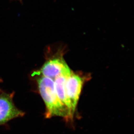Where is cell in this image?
Listing matches in <instances>:
<instances>
[{
	"instance_id": "3957f363",
	"label": "cell",
	"mask_w": 134,
	"mask_h": 134,
	"mask_svg": "<svg viewBox=\"0 0 134 134\" xmlns=\"http://www.w3.org/2000/svg\"><path fill=\"white\" fill-rule=\"evenodd\" d=\"M14 94H0V125L12 119L22 117L24 113L15 106L13 102Z\"/></svg>"
},
{
	"instance_id": "6da1fadb",
	"label": "cell",
	"mask_w": 134,
	"mask_h": 134,
	"mask_svg": "<svg viewBox=\"0 0 134 134\" xmlns=\"http://www.w3.org/2000/svg\"><path fill=\"white\" fill-rule=\"evenodd\" d=\"M37 80L40 93L46 106V117L59 116L66 119L72 118L69 110L57 97L54 80L42 76H39Z\"/></svg>"
},
{
	"instance_id": "5b68a950",
	"label": "cell",
	"mask_w": 134,
	"mask_h": 134,
	"mask_svg": "<svg viewBox=\"0 0 134 134\" xmlns=\"http://www.w3.org/2000/svg\"><path fill=\"white\" fill-rule=\"evenodd\" d=\"M67 77L64 76H60L57 77L54 80L55 88L57 97L61 103L67 108L72 117L73 114L72 113L71 105L66 91V83Z\"/></svg>"
},
{
	"instance_id": "7a4b0ae2",
	"label": "cell",
	"mask_w": 134,
	"mask_h": 134,
	"mask_svg": "<svg viewBox=\"0 0 134 134\" xmlns=\"http://www.w3.org/2000/svg\"><path fill=\"white\" fill-rule=\"evenodd\" d=\"M72 73L64 60L62 58L53 59L48 60L39 71L34 73L36 75H41L54 80L60 76L68 77Z\"/></svg>"
},
{
	"instance_id": "277c9868",
	"label": "cell",
	"mask_w": 134,
	"mask_h": 134,
	"mask_svg": "<svg viewBox=\"0 0 134 134\" xmlns=\"http://www.w3.org/2000/svg\"><path fill=\"white\" fill-rule=\"evenodd\" d=\"M83 83L82 78L73 72L66 78V91L73 115L81 93Z\"/></svg>"
}]
</instances>
